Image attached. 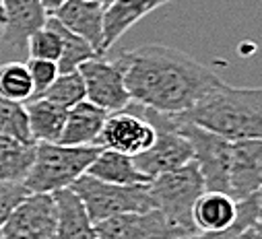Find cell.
Returning a JSON list of instances; mask_svg holds the SVG:
<instances>
[{"mask_svg":"<svg viewBox=\"0 0 262 239\" xmlns=\"http://www.w3.org/2000/svg\"><path fill=\"white\" fill-rule=\"evenodd\" d=\"M118 62L130 101L169 115L190 111L223 83L188 54L159 43L122 52Z\"/></svg>","mask_w":262,"mask_h":239,"instance_id":"6da1fadb","label":"cell"},{"mask_svg":"<svg viewBox=\"0 0 262 239\" xmlns=\"http://www.w3.org/2000/svg\"><path fill=\"white\" fill-rule=\"evenodd\" d=\"M182 115L227 140H262V89H242L221 83Z\"/></svg>","mask_w":262,"mask_h":239,"instance_id":"7a4b0ae2","label":"cell"},{"mask_svg":"<svg viewBox=\"0 0 262 239\" xmlns=\"http://www.w3.org/2000/svg\"><path fill=\"white\" fill-rule=\"evenodd\" d=\"M99 151V145L69 147L60 142H37L35 161L23 186L29 194H54L71 188L81 175L87 173Z\"/></svg>","mask_w":262,"mask_h":239,"instance_id":"3957f363","label":"cell"},{"mask_svg":"<svg viewBox=\"0 0 262 239\" xmlns=\"http://www.w3.org/2000/svg\"><path fill=\"white\" fill-rule=\"evenodd\" d=\"M71 190L83 202L93 225L128 214V212H145L155 208L149 192V184L143 186H116L85 173L71 186Z\"/></svg>","mask_w":262,"mask_h":239,"instance_id":"277c9868","label":"cell"},{"mask_svg":"<svg viewBox=\"0 0 262 239\" xmlns=\"http://www.w3.org/2000/svg\"><path fill=\"white\" fill-rule=\"evenodd\" d=\"M205 190V179L194 161L161 173L149 182L153 206L188 233H199L192 223V208Z\"/></svg>","mask_w":262,"mask_h":239,"instance_id":"5b68a950","label":"cell"},{"mask_svg":"<svg viewBox=\"0 0 262 239\" xmlns=\"http://www.w3.org/2000/svg\"><path fill=\"white\" fill-rule=\"evenodd\" d=\"M171 126L190 142L192 161L199 165L205 188L229 194V151L231 140L190 122L182 113L169 115Z\"/></svg>","mask_w":262,"mask_h":239,"instance_id":"8992f818","label":"cell"},{"mask_svg":"<svg viewBox=\"0 0 262 239\" xmlns=\"http://www.w3.org/2000/svg\"><path fill=\"white\" fill-rule=\"evenodd\" d=\"M149 122L155 126L157 130V138L153 142V147L137 157L135 163L137 167L149 175L151 179L161 175V173H167V171H173L186 163L192 161V147L190 142L171 126V117L169 113H159V111H153V109H147V107H141L137 103H133Z\"/></svg>","mask_w":262,"mask_h":239,"instance_id":"52a82bcc","label":"cell"},{"mask_svg":"<svg viewBox=\"0 0 262 239\" xmlns=\"http://www.w3.org/2000/svg\"><path fill=\"white\" fill-rule=\"evenodd\" d=\"M157 138V130L149 119L130 103L122 111H114L107 115L97 145L101 149H110L116 153H124L128 157H137L153 147Z\"/></svg>","mask_w":262,"mask_h":239,"instance_id":"ba28073f","label":"cell"},{"mask_svg":"<svg viewBox=\"0 0 262 239\" xmlns=\"http://www.w3.org/2000/svg\"><path fill=\"white\" fill-rule=\"evenodd\" d=\"M79 73L85 83L87 101L95 103L107 113L122 111L133 103L124 83V70L118 62V58L105 60V56H101V58L87 60L85 64L79 66Z\"/></svg>","mask_w":262,"mask_h":239,"instance_id":"9c48e42d","label":"cell"},{"mask_svg":"<svg viewBox=\"0 0 262 239\" xmlns=\"http://www.w3.org/2000/svg\"><path fill=\"white\" fill-rule=\"evenodd\" d=\"M184 235L194 233H188L157 208L120 214L95 225L97 239H176Z\"/></svg>","mask_w":262,"mask_h":239,"instance_id":"30bf717a","label":"cell"},{"mask_svg":"<svg viewBox=\"0 0 262 239\" xmlns=\"http://www.w3.org/2000/svg\"><path fill=\"white\" fill-rule=\"evenodd\" d=\"M56 202L52 194H29L0 227V239H54Z\"/></svg>","mask_w":262,"mask_h":239,"instance_id":"8fae6325","label":"cell"},{"mask_svg":"<svg viewBox=\"0 0 262 239\" xmlns=\"http://www.w3.org/2000/svg\"><path fill=\"white\" fill-rule=\"evenodd\" d=\"M262 186V140H231L229 151V196L244 200L256 196Z\"/></svg>","mask_w":262,"mask_h":239,"instance_id":"7c38bea8","label":"cell"},{"mask_svg":"<svg viewBox=\"0 0 262 239\" xmlns=\"http://www.w3.org/2000/svg\"><path fill=\"white\" fill-rule=\"evenodd\" d=\"M7 25L0 31V43L9 45L13 52H23L33 31L41 29L48 21L39 0H5Z\"/></svg>","mask_w":262,"mask_h":239,"instance_id":"4fadbf2b","label":"cell"},{"mask_svg":"<svg viewBox=\"0 0 262 239\" xmlns=\"http://www.w3.org/2000/svg\"><path fill=\"white\" fill-rule=\"evenodd\" d=\"M103 15L105 7L93 0H67L52 17L69 31L89 41L101 56L103 54Z\"/></svg>","mask_w":262,"mask_h":239,"instance_id":"5bb4252c","label":"cell"},{"mask_svg":"<svg viewBox=\"0 0 262 239\" xmlns=\"http://www.w3.org/2000/svg\"><path fill=\"white\" fill-rule=\"evenodd\" d=\"M167 3L169 0H112L103 15V54L135 23Z\"/></svg>","mask_w":262,"mask_h":239,"instance_id":"9a60e30c","label":"cell"},{"mask_svg":"<svg viewBox=\"0 0 262 239\" xmlns=\"http://www.w3.org/2000/svg\"><path fill=\"white\" fill-rule=\"evenodd\" d=\"M107 111L97 107L95 103L83 99L81 103L73 105L67 113V124H64L60 145L69 147H87L97 145V138L101 134V128L107 119Z\"/></svg>","mask_w":262,"mask_h":239,"instance_id":"2e32d148","label":"cell"},{"mask_svg":"<svg viewBox=\"0 0 262 239\" xmlns=\"http://www.w3.org/2000/svg\"><path fill=\"white\" fill-rule=\"evenodd\" d=\"M56 202V237L54 239H97L95 225L91 223L79 196L64 188L52 194Z\"/></svg>","mask_w":262,"mask_h":239,"instance_id":"e0dca14e","label":"cell"},{"mask_svg":"<svg viewBox=\"0 0 262 239\" xmlns=\"http://www.w3.org/2000/svg\"><path fill=\"white\" fill-rule=\"evenodd\" d=\"M237 212V200L227 192L205 190L192 208V223L199 233H221L231 227Z\"/></svg>","mask_w":262,"mask_h":239,"instance_id":"ac0fdd59","label":"cell"},{"mask_svg":"<svg viewBox=\"0 0 262 239\" xmlns=\"http://www.w3.org/2000/svg\"><path fill=\"white\" fill-rule=\"evenodd\" d=\"M87 173L101 179V182L116 184V186H143L151 182V177L137 167L133 157L110 151V149L99 151V155L95 157Z\"/></svg>","mask_w":262,"mask_h":239,"instance_id":"d6986e66","label":"cell"},{"mask_svg":"<svg viewBox=\"0 0 262 239\" xmlns=\"http://www.w3.org/2000/svg\"><path fill=\"white\" fill-rule=\"evenodd\" d=\"M29 132L35 142H58L67 124L69 109L46 97H35L25 101Z\"/></svg>","mask_w":262,"mask_h":239,"instance_id":"ffe728a7","label":"cell"},{"mask_svg":"<svg viewBox=\"0 0 262 239\" xmlns=\"http://www.w3.org/2000/svg\"><path fill=\"white\" fill-rule=\"evenodd\" d=\"M35 142H21L0 136V179L11 184H23L35 161Z\"/></svg>","mask_w":262,"mask_h":239,"instance_id":"44dd1931","label":"cell"},{"mask_svg":"<svg viewBox=\"0 0 262 239\" xmlns=\"http://www.w3.org/2000/svg\"><path fill=\"white\" fill-rule=\"evenodd\" d=\"M48 23L52 25V29L58 33V37H60V41H62V54H60V60H58V70H60V73L79 70V66L85 64L87 60L101 58V54H99L89 41H85V39L79 37L77 33L69 31L67 27H64L58 19H54L52 15L48 17Z\"/></svg>","mask_w":262,"mask_h":239,"instance_id":"7402d4cb","label":"cell"},{"mask_svg":"<svg viewBox=\"0 0 262 239\" xmlns=\"http://www.w3.org/2000/svg\"><path fill=\"white\" fill-rule=\"evenodd\" d=\"M0 97L25 103L33 97V85L25 62H7L0 66Z\"/></svg>","mask_w":262,"mask_h":239,"instance_id":"603a6c76","label":"cell"},{"mask_svg":"<svg viewBox=\"0 0 262 239\" xmlns=\"http://www.w3.org/2000/svg\"><path fill=\"white\" fill-rule=\"evenodd\" d=\"M39 97H46L62 107L71 109L73 105L81 103L83 99H87L85 95V83H83V77L79 70H73V73H60L58 79L52 83V87H48L43 91V95Z\"/></svg>","mask_w":262,"mask_h":239,"instance_id":"cb8c5ba5","label":"cell"},{"mask_svg":"<svg viewBox=\"0 0 262 239\" xmlns=\"http://www.w3.org/2000/svg\"><path fill=\"white\" fill-rule=\"evenodd\" d=\"M0 136H9L21 142H35L29 132L27 111L23 103L0 97Z\"/></svg>","mask_w":262,"mask_h":239,"instance_id":"d4e9b609","label":"cell"},{"mask_svg":"<svg viewBox=\"0 0 262 239\" xmlns=\"http://www.w3.org/2000/svg\"><path fill=\"white\" fill-rule=\"evenodd\" d=\"M27 52L33 60H50V62L58 64L60 54H62V41H60L58 33L52 29V25L48 21L41 29H37L29 35Z\"/></svg>","mask_w":262,"mask_h":239,"instance_id":"484cf974","label":"cell"},{"mask_svg":"<svg viewBox=\"0 0 262 239\" xmlns=\"http://www.w3.org/2000/svg\"><path fill=\"white\" fill-rule=\"evenodd\" d=\"M27 70H29V77H31V85H33V97H39L43 95V91L48 87H52V83L58 79L60 70H58V64L56 62H50V60H29L27 62Z\"/></svg>","mask_w":262,"mask_h":239,"instance_id":"4316f807","label":"cell"},{"mask_svg":"<svg viewBox=\"0 0 262 239\" xmlns=\"http://www.w3.org/2000/svg\"><path fill=\"white\" fill-rule=\"evenodd\" d=\"M25 196H29V192L23 184H11V182H3L0 179V227L5 225L9 214L15 210V206Z\"/></svg>","mask_w":262,"mask_h":239,"instance_id":"83f0119b","label":"cell"},{"mask_svg":"<svg viewBox=\"0 0 262 239\" xmlns=\"http://www.w3.org/2000/svg\"><path fill=\"white\" fill-rule=\"evenodd\" d=\"M39 3H41V7H43V11L48 13V17L50 15H54L64 3H67V0H39Z\"/></svg>","mask_w":262,"mask_h":239,"instance_id":"f1b7e54d","label":"cell"},{"mask_svg":"<svg viewBox=\"0 0 262 239\" xmlns=\"http://www.w3.org/2000/svg\"><path fill=\"white\" fill-rule=\"evenodd\" d=\"M252 237L254 239H262V214H260V219L256 221V225L252 229Z\"/></svg>","mask_w":262,"mask_h":239,"instance_id":"f546056e","label":"cell"},{"mask_svg":"<svg viewBox=\"0 0 262 239\" xmlns=\"http://www.w3.org/2000/svg\"><path fill=\"white\" fill-rule=\"evenodd\" d=\"M7 25V11H5V0H0V29Z\"/></svg>","mask_w":262,"mask_h":239,"instance_id":"4dcf8cb0","label":"cell"},{"mask_svg":"<svg viewBox=\"0 0 262 239\" xmlns=\"http://www.w3.org/2000/svg\"><path fill=\"white\" fill-rule=\"evenodd\" d=\"M176 239H207L205 233H194V235H184V237H176Z\"/></svg>","mask_w":262,"mask_h":239,"instance_id":"1f68e13d","label":"cell"},{"mask_svg":"<svg viewBox=\"0 0 262 239\" xmlns=\"http://www.w3.org/2000/svg\"><path fill=\"white\" fill-rule=\"evenodd\" d=\"M235 239H254V237H252V231H248V233H244V235H239Z\"/></svg>","mask_w":262,"mask_h":239,"instance_id":"d6a6232c","label":"cell"},{"mask_svg":"<svg viewBox=\"0 0 262 239\" xmlns=\"http://www.w3.org/2000/svg\"><path fill=\"white\" fill-rule=\"evenodd\" d=\"M258 204H260V212H262V186H260V190H258Z\"/></svg>","mask_w":262,"mask_h":239,"instance_id":"836d02e7","label":"cell"},{"mask_svg":"<svg viewBox=\"0 0 262 239\" xmlns=\"http://www.w3.org/2000/svg\"><path fill=\"white\" fill-rule=\"evenodd\" d=\"M93 3H99V5H103V7H107V5L112 3V0H93Z\"/></svg>","mask_w":262,"mask_h":239,"instance_id":"e575fe53","label":"cell"}]
</instances>
